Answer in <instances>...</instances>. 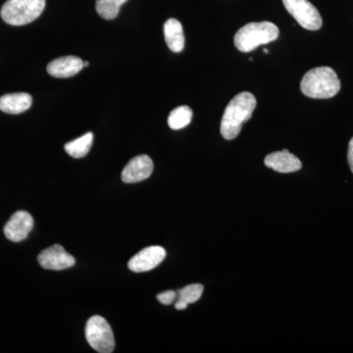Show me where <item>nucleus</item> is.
Returning <instances> with one entry per match:
<instances>
[{
    "mask_svg": "<svg viewBox=\"0 0 353 353\" xmlns=\"http://www.w3.org/2000/svg\"><path fill=\"white\" fill-rule=\"evenodd\" d=\"M256 108V99L250 92L236 94L228 104L221 121L220 131L223 138L231 141L240 134L246 121L252 117Z\"/></svg>",
    "mask_w": 353,
    "mask_h": 353,
    "instance_id": "obj_1",
    "label": "nucleus"
},
{
    "mask_svg": "<svg viewBox=\"0 0 353 353\" xmlns=\"http://www.w3.org/2000/svg\"><path fill=\"white\" fill-rule=\"evenodd\" d=\"M301 90L310 99H332L341 90L340 79L331 67H317L303 76Z\"/></svg>",
    "mask_w": 353,
    "mask_h": 353,
    "instance_id": "obj_2",
    "label": "nucleus"
},
{
    "mask_svg": "<svg viewBox=\"0 0 353 353\" xmlns=\"http://www.w3.org/2000/svg\"><path fill=\"white\" fill-rule=\"evenodd\" d=\"M279 28L273 23H250L241 28L234 34V43L241 52H250L262 44L270 43L278 39Z\"/></svg>",
    "mask_w": 353,
    "mask_h": 353,
    "instance_id": "obj_3",
    "label": "nucleus"
},
{
    "mask_svg": "<svg viewBox=\"0 0 353 353\" xmlns=\"http://www.w3.org/2000/svg\"><path fill=\"white\" fill-rule=\"evenodd\" d=\"M46 0H7L1 8V18L11 26L30 24L43 12Z\"/></svg>",
    "mask_w": 353,
    "mask_h": 353,
    "instance_id": "obj_4",
    "label": "nucleus"
},
{
    "mask_svg": "<svg viewBox=\"0 0 353 353\" xmlns=\"http://www.w3.org/2000/svg\"><path fill=\"white\" fill-rule=\"evenodd\" d=\"M85 338L88 345L97 352L111 353L115 347L112 329L101 316L90 317L85 326Z\"/></svg>",
    "mask_w": 353,
    "mask_h": 353,
    "instance_id": "obj_5",
    "label": "nucleus"
},
{
    "mask_svg": "<svg viewBox=\"0 0 353 353\" xmlns=\"http://www.w3.org/2000/svg\"><path fill=\"white\" fill-rule=\"evenodd\" d=\"M288 12L301 27L309 31H317L322 27L323 20L317 8L308 0H283Z\"/></svg>",
    "mask_w": 353,
    "mask_h": 353,
    "instance_id": "obj_6",
    "label": "nucleus"
},
{
    "mask_svg": "<svg viewBox=\"0 0 353 353\" xmlns=\"http://www.w3.org/2000/svg\"><path fill=\"white\" fill-rule=\"evenodd\" d=\"M38 261L43 269L54 271L71 268L76 263L75 259L60 245H54L43 250L39 254Z\"/></svg>",
    "mask_w": 353,
    "mask_h": 353,
    "instance_id": "obj_7",
    "label": "nucleus"
},
{
    "mask_svg": "<svg viewBox=\"0 0 353 353\" xmlns=\"http://www.w3.org/2000/svg\"><path fill=\"white\" fill-rule=\"evenodd\" d=\"M166 257V252L163 248L158 245L148 246L137 253L129 263L130 270L134 273H143L157 268Z\"/></svg>",
    "mask_w": 353,
    "mask_h": 353,
    "instance_id": "obj_8",
    "label": "nucleus"
},
{
    "mask_svg": "<svg viewBox=\"0 0 353 353\" xmlns=\"http://www.w3.org/2000/svg\"><path fill=\"white\" fill-rule=\"evenodd\" d=\"M34 227V219L27 211H17L4 227V234L9 241L19 243L27 239Z\"/></svg>",
    "mask_w": 353,
    "mask_h": 353,
    "instance_id": "obj_9",
    "label": "nucleus"
},
{
    "mask_svg": "<svg viewBox=\"0 0 353 353\" xmlns=\"http://www.w3.org/2000/svg\"><path fill=\"white\" fill-rule=\"evenodd\" d=\"M153 162L148 155H139L132 158L123 169L122 181L126 183H134L145 181L152 176Z\"/></svg>",
    "mask_w": 353,
    "mask_h": 353,
    "instance_id": "obj_10",
    "label": "nucleus"
},
{
    "mask_svg": "<svg viewBox=\"0 0 353 353\" xmlns=\"http://www.w3.org/2000/svg\"><path fill=\"white\" fill-rule=\"evenodd\" d=\"M264 163L268 168L273 169L279 173H294L301 170L303 167L301 160L287 150L267 155Z\"/></svg>",
    "mask_w": 353,
    "mask_h": 353,
    "instance_id": "obj_11",
    "label": "nucleus"
},
{
    "mask_svg": "<svg viewBox=\"0 0 353 353\" xmlns=\"http://www.w3.org/2000/svg\"><path fill=\"white\" fill-rule=\"evenodd\" d=\"M83 68V61L76 57H63L53 60L48 65V72L55 78H70Z\"/></svg>",
    "mask_w": 353,
    "mask_h": 353,
    "instance_id": "obj_12",
    "label": "nucleus"
},
{
    "mask_svg": "<svg viewBox=\"0 0 353 353\" xmlns=\"http://www.w3.org/2000/svg\"><path fill=\"white\" fill-rule=\"evenodd\" d=\"M32 99L26 92L4 94L0 97V110L8 114H20L31 108Z\"/></svg>",
    "mask_w": 353,
    "mask_h": 353,
    "instance_id": "obj_13",
    "label": "nucleus"
},
{
    "mask_svg": "<svg viewBox=\"0 0 353 353\" xmlns=\"http://www.w3.org/2000/svg\"><path fill=\"white\" fill-rule=\"evenodd\" d=\"M164 37L167 46L173 52H181L185 48L183 26L178 20H167L164 24Z\"/></svg>",
    "mask_w": 353,
    "mask_h": 353,
    "instance_id": "obj_14",
    "label": "nucleus"
},
{
    "mask_svg": "<svg viewBox=\"0 0 353 353\" xmlns=\"http://www.w3.org/2000/svg\"><path fill=\"white\" fill-rule=\"evenodd\" d=\"M92 141H94V134L92 132H87L81 138L75 139V141L67 143L64 146L65 152L68 153L70 157L73 158H83L88 154L92 148Z\"/></svg>",
    "mask_w": 353,
    "mask_h": 353,
    "instance_id": "obj_15",
    "label": "nucleus"
},
{
    "mask_svg": "<svg viewBox=\"0 0 353 353\" xmlns=\"http://www.w3.org/2000/svg\"><path fill=\"white\" fill-rule=\"evenodd\" d=\"M192 110L189 106H179L171 111L168 117V125L172 130H181L192 122Z\"/></svg>",
    "mask_w": 353,
    "mask_h": 353,
    "instance_id": "obj_16",
    "label": "nucleus"
},
{
    "mask_svg": "<svg viewBox=\"0 0 353 353\" xmlns=\"http://www.w3.org/2000/svg\"><path fill=\"white\" fill-rule=\"evenodd\" d=\"M128 0H97L95 8L103 19L112 20L119 14L121 6Z\"/></svg>",
    "mask_w": 353,
    "mask_h": 353,
    "instance_id": "obj_17",
    "label": "nucleus"
},
{
    "mask_svg": "<svg viewBox=\"0 0 353 353\" xmlns=\"http://www.w3.org/2000/svg\"><path fill=\"white\" fill-rule=\"evenodd\" d=\"M202 292H203V285L201 284L187 285L183 289L179 290L178 301H183L189 305L190 303H196L201 299Z\"/></svg>",
    "mask_w": 353,
    "mask_h": 353,
    "instance_id": "obj_18",
    "label": "nucleus"
},
{
    "mask_svg": "<svg viewBox=\"0 0 353 353\" xmlns=\"http://www.w3.org/2000/svg\"><path fill=\"white\" fill-rule=\"evenodd\" d=\"M176 297H178V294L176 292L167 290V292L158 294L157 299L160 303L164 304V305H170L176 301Z\"/></svg>",
    "mask_w": 353,
    "mask_h": 353,
    "instance_id": "obj_19",
    "label": "nucleus"
},
{
    "mask_svg": "<svg viewBox=\"0 0 353 353\" xmlns=\"http://www.w3.org/2000/svg\"><path fill=\"white\" fill-rule=\"evenodd\" d=\"M347 161L350 164V170L353 173V138L350 139V145H348Z\"/></svg>",
    "mask_w": 353,
    "mask_h": 353,
    "instance_id": "obj_20",
    "label": "nucleus"
},
{
    "mask_svg": "<svg viewBox=\"0 0 353 353\" xmlns=\"http://www.w3.org/2000/svg\"><path fill=\"white\" fill-rule=\"evenodd\" d=\"M187 307L188 304L183 303V301H178L175 304V308L176 309V310H183V309H185Z\"/></svg>",
    "mask_w": 353,
    "mask_h": 353,
    "instance_id": "obj_21",
    "label": "nucleus"
},
{
    "mask_svg": "<svg viewBox=\"0 0 353 353\" xmlns=\"http://www.w3.org/2000/svg\"><path fill=\"white\" fill-rule=\"evenodd\" d=\"M88 65H90V63H88V62H83V68H85V67H88Z\"/></svg>",
    "mask_w": 353,
    "mask_h": 353,
    "instance_id": "obj_22",
    "label": "nucleus"
},
{
    "mask_svg": "<svg viewBox=\"0 0 353 353\" xmlns=\"http://www.w3.org/2000/svg\"><path fill=\"white\" fill-rule=\"evenodd\" d=\"M264 53H269V50H264Z\"/></svg>",
    "mask_w": 353,
    "mask_h": 353,
    "instance_id": "obj_23",
    "label": "nucleus"
}]
</instances>
